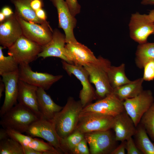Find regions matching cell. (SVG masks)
<instances>
[{
  "instance_id": "2e32d148",
  "label": "cell",
  "mask_w": 154,
  "mask_h": 154,
  "mask_svg": "<svg viewBox=\"0 0 154 154\" xmlns=\"http://www.w3.org/2000/svg\"><path fill=\"white\" fill-rule=\"evenodd\" d=\"M5 85V97L0 110L1 117L17 104L19 91V71L3 74Z\"/></svg>"
},
{
  "instance_id": "30bf717a",
  "label": "cell",
  "mask_w": 154,
  "mask_h": 154,
  "mask_svg": "<svg viewBox=\"0 0 154 154\" xmlns=\"http://www.w3.org/2000/svg\"><path fill=\"white\" fill-rule=\"evenodd\" d=\"M19 80L45 90L63 77L62 75H53L46 72H34L29 64L19 65Z\"/></svg>"
},
{
  "instance_id": "8fae6325",
  "label": "cell",
  "mask_w": 154,
  "mask_h": 154,
  "mask_svg": "<svg viewBox=\"0 0 154 154\" xmlns=\"http://www.w3.org/2000/svg\"><path fill=\"white\" fill-rule=\"evenodd\" d=\"M130 37L139 44L147 42L149 37L154 32V22L148 15L136 13L132 14L129 23Z\"/></svg>"
},
{
  "instance_id": "4dcf8cb0",
  "label": "cell",
  "mask_w": 154,
  "mask_h": 154,
  "mask_svg": "<svg viewBox=\"0 0 154 154\" xmlns=\"http://www.w3.org/2000/svg\"><path fill=\"white\" fill-rule=\"evenodd\" d=\"M139 123L154 141V102L143 115Z\"/></svg>"
},
{
  "instance_id": "e0dca14e",
  "label": "cell",
  "mask_w": 154,
  "mask_h": 154,
  "mask_svg": "<svg viewBox=\"0 0 154 154\" xmlns=\"http://www.w3.org/2000/svg\"><path fill=\"white\" fill-rule=\"evenodd\" d=\"M23 35L21 25L14 14L0 24V44L8 48Z\"/></svg>"
},
{
  "instance_id": "7dc6e473",
  "label": "cell",
  "mask_w": 154,
  "mask_h": 154,
  "mask_svg": "<svg viewBox=\"0 0 154 154\" xmlns=\"http://www.w3.org/2000/svg\"><path fill=\"white\" fill-rule=\"evenodd\" d=\"M153 143V144H154V143Z\"/></svg>"
},
{
  "instance_id": "7bdbcfd3",
  "label": "cell",
  "mask_w": 154,
  "mask_h": 154,
  "mask_svg": "<svg viewBox=\"0 0 154 154\" xmlns=\"http://www.w3.org/2000/svg\"><path fill=\"white\" fill-rule=\"evenodd\" d=\"M5 90V85L2 81V79H0V98L2 96V93Z\"/></svg>"
},
{
  "instance_id": "ffe728a7",
  "label": "cell",
  "mask_w": 154,
  "mask_h": 154,
  "mask_svg": "<svg viewBox=\"0 0 154 154\" xmlns=\"http://www.w3.org/2000/svg\"><path fill=\"white\" fill-rule=\"evenodd\" d=\"M17 100L19 103L28 108L40 118L41 115L38 104V88L19 80Z\"/></svg>"
},
{
  "instance_id": "d6986e66",
  "label": "cell",
  "mask_w": 154,
  "mask_h": 154,
  "mask_svg": "<svg viewBox=\"0 0 154 154\" xmlns=\"http://www.w3.org/2000/svg\"><path fill=\"white\" fill-rule=\"evenodd\" d=\"M112 128L117 141L127 140L133 136L137 131V127L125 110L114 117Z\"/></svg>"
},
{
  "instance_id": "d590c367",
  "label": "cell",
  "mask_w": 154,
  "mask_h": 154,
  "mask_svg": "<svg viewBox=\"0 0 154 154\" xmlns=\"http://www.w3.org/2000/svg\"><path fill=\"white\" fill-rule=\"evenodd\" d=\"M29 1L31 8L35 12L39 10L43 9L42 7L44 6L43 0H29Z\"/></svg>"
},
{
  "instance_id": "ac0fdd59",
  "label": "cell",
  "mask_w": 154,
  "mask_h": 154,
  "mask_svg": "<svg viewBox=\"0 0 154 154\" xmlns=\"http://www.w3.org/2000/svg\"><path fill=\"white\" fill-rule=\"evenodd\" d=\"M65 35L58 29H55L53 31L51 40L42 46V50L38 54V58L42 57L45 59L50 57H56L69 64L65 54Z\"/></svg>"
},
{
  "instance_id": "d6a6232c",
  "label": "cell",
  "mask_w": 154,
  "mask_h": 154,
  "mask_svg": "<svg viewBox=\"0 0 154 154\" xmlns=\"http://www.w3.org/2000/svg\"><path fill=\"white\" fill-rule=\"evenodd\" d=\"M87 141L84 139L71 151L70 153L73 154H89L90 153L87 145Z\"/></svg>"
},
{
  "instance_id": "e575fe53",
  "label": "cell",
  "mask_w": 154,
  "mask_h": 154,
  "mask_svg": "<svg viewBox=\"0 0 154 154\" xmlns=\"http://www.w3.org/2000/svg\"><path fill=\"white\" fill-rule=\"evenodd\" d=\"M72 15L75 17L80 11L81 6L77 0H65Z\"/></svg>"
},
{
  "instance_id": "9c48e42d",
  "label": "cell",
  "mask_w": 154,
  "mask_h": 154,
  "mask_svg": "<svg viewBox=\"0 0 154 154\" xmlns=\"http://www.w3.org/2000/svg\"><path fill=\"white\" fill-rule=\"evenodd\" d=\"M154 102V98L151 91L143 90L137 96L126 99L123 103L125 111L137 127L143 115Z\"/></svg>"
},
{
  "instance_id": "5bb4252c",
  "label": "cell",
  "mask_w": 154,
  "mask_h": 154,
  "mask_svg": "<svg viewBox=\"0 0 154 154\" xmlns=\"http://www.w3.org/2000/svg\"><path fill=\"white\" fill-rule=\"evenodd\" d=\"M56 8L58 16V27L64 31L66 43L76 42L74 29L76 26L77 20L71 14L64 0H50Z\"/></svg>"
},
{
  "instance_id": "83f0119b",
  "label": "cell",
  "mask_w": 154,
  "mask_h": 154,
  "mask_svg": "<svg viewBox=\"0 0 154 154\" xmlns=\"http://www.w3.org/2000/svg\"><path fill=\"white\" fill-rule=\"evenodd\" d=\"M4 48L0 46V75L18 71L19 64L12 56H5L3 51Z\"/></svg>"
},
{
  "instance_id": "f546056e",
  "label": "cell",
  "mask_w": 154,
  "mask_h": 154,
  "mask_svg": "<svg viewBox=\"0 0 154 154\" xmlns=\"http://www.w3.org/2000/svg\"><path fill=\"white\" fill-rule=\"evenodd\" d=\"M0 154H24L22 145L9 137L0 141Z\"/></svg>"
},
{
  "instance_id": "836d02e7",
  "label": "cell",
  "mask_w": 154,
  "mask_h": 154,
  "mask_svg": "<svg viewBox=\"0 0 154 154\" xmlns=\"http://www.w3.org/2000/svg\"><path fill=\"white\" fill-rule=\"evenodd\" d=\"M126 141L125 149L127 154H142L139 149L132 137L127 139Z\"/></svg>"
},
{
  "instance_id": "3957f363",
  "label": "cell",
  "mask_w": 154,
  "mask_h": 154,
  "mask_svg": "<svg viewBox=\"0 0 154 154\" xmlns=\"http://www.w3.org/2000/svg\"><path fill=\"white\" fill-rule=\"evenodd\" d=\"M0 124L3 128L22 133L40 118L27 107L17 104L1 117Z\"/></svg>"
},
{
  "instance_id": "74e56055",
  "label": "cell",
  "mask_w": 154,
  "mask_h": 154,
  "mask_svg": "<svg viewBox=\"0 0 154 154\" xmlns=\"http://www.w3.org/2000/svg\"><path fill=\"white\" fill-rule=\"evenodd\" d=\"M1 11L5 15L6 18L9 17L14 13L11 8L8 6H5L1 9Z\"/></svg>"
},
{
  "instance_id": "f35d334b",
  "label": "cell",
  "mask_w": 154,
  "mask_h": 154,
  "mask_svg": "<svg viewBox=\"0 0 154 154\" xmlns=\"http://www.w3.org/2000/svg\"><path fill=\"white\" fill-rule=\"evenodd\" d=\"M37 16L40 19L46 21L47 16L44 10L43 9L39 10L35 12Z\"/></svg>"
},
{
  "instance_id": "cb8c5ba5",
  "label": "cell",
  "mask_w": 154,
  "mask_h": 154,
  "mask_svg": "<svg viewBox=\"0 0 154 154\" xmlns=\"http://www.w3.org/2000/svg\"><path fill=\"white\" fill-rule=\"evenodd\" d=\"M15 7V13L24 20L40 24H48L39 19L31 8L29 0H11Z\"/></svg>"
},
{
  "instance_id": "484cf974",
  "label": "cell",
  "mask_w": 154,
  "mask_h": 154,
  "mask_svg": "<svg viewBox=\"0 0 154 154\" xmlns=\"http://www.w3.org/2000/svg\"><path fill=\"white\" fill-rule=\"evenodd\" d=\"M134 140L136 145L142 154H154V144L150 139L145 129L139 123Z\"/></svg>"
},
{
  "instance_id": "603a6c76",
  "label": "cell",
  "mask_w": 154,
  "mask_h": 154,
  "mask_svg": "<svg viewBox=\"0 0 154 154\" xmlns=\"http://www.w3.org/2000/svg\"><path fill=\"white\" fill-rule=\"evenodd\" d=\"M144 81L143 78L131 81L128 83L114 89L113 93L122 102L133 98L143 90L142 84Z\"/></svg>"
},
{
  "instance_id": "277c9868",
  "label": "cell",
  "mask_w": 154,
  "mask_h": 154,
  "mask_svg": "<svg viewBox=\"0 0 154 154\" xmlns=\"http://www.w3.org/2000/svg\"><path fill=\"white\" fill-rule=\"evenodd\" d=\"M42 48V46L23 35L8 48L7 54L12 56L19 65L29 64L38 58Z\"/></svg>"
},
{
  "instance_id": "44dd1931",
  "label": "cell",
  "mask_w": 154,
  "mask_h": 154,
  "mask_svg": "<svg viewBox=\"0 0 154 154\" xmlns=\"http://www.w3.org/2000/svg\"><path fill=\"white\" fill-rule=\"evenodd\" d=\"M7 130L9 137L18 141L22 146L33 149L41 153L42 154H60L51 145L42 139L33 138L12 130Z\"/></svg>"
},
{
  "instance_id": "ee69618b",
  "label": "cell",
  "mask_w": 154,
  "mask_h": 154,
  "mask_svg": "<svg viewBox=\"0 0 154 154\" xmlns=\"http://www.w3.org/2000/svg\"><path fill=\"white\" fill-rule=\"evenodd\" d=\"M148 15L150 20L154 22V9L150 10Z\"/></svg>"
},
{
  "instance_id": "bcb514c9",
  "label": "cell",
  "mask_w": 154,
  "mask_h": 154,
  "mask_svg": "<svg viewBox=\"0 0 154 154\" xmlns=\"http://www.w3.org/2000/svg\"><path fill=\"white\" fill-rule=\"evenodd\" d=\"M153 34H154V33H153Z\"/></svg>"
},
{
  "instance_id": "5b68a950",
  "label": "cell",
  "mask_w": 154,
  "mask_h": 154,
  "mask_svg": "<svg viewBox=\"0 0 154 154\" xmlns=\"http://www.w3.org/2000/svg\"><path fill=\"white\" fill-rule=\"evenodd\" d=\"M62 63L63 68L68 74L74 75L81 83L82 88L80 91L79 98L83 108L98 99L95 90L90 84L88 74L84 67L69 64L63 60L62 61Z\"/></svg>"
},
{
  "instance_id": "ab89813d",
  "label": "cell",
  "mask_w": 154,
  "mask_h": 154,
  "mask_svg": "<svg viewBox=\"0 0 154 154\" xmlns=\"http://www.w3.org/2000/svg\"><path fill=\"white\" fill-rule=\"evenodd\" d=\"M24 154H42V153L29 147L22 146Z\"/></svg>"
},
{
  "instance_id": "7a4b0ae2",
  "label": "cell",
  "mask_w": 154,
  "mask_h": 154,
  "mask_svg": "<svg viewBox=\"0 0 154 154\" xmlns=\"http://www.w3.org/2000/svg\"><path fill=\"white\" fill-rule=\"evenodd\" d=\"M111 65L108 59L100 56L95 61L83 66L88 74L90 83L95 86L98 100L113 93V90L110 84L108 74V70Z\"/></svg>"
},
{
  "instance_id": "d4e9b609",
  "label": "cell",
  "mask_w": 154,
  "mask_h": 154,
  "mask_svg": "<svg viewBox=\"0 0 154 154\" xmlns=\"http://www.w3.org/2000/svg\"><path fill=\"white\" fill-rule=\"evenodd\" d=\"M154 60V42L139 44L135 53L136 66L142 69L148 62Z\"/></svg>"
},
{
  "instance_id": "7402d4cb",
  "label": "cell",
  "mask_w": 154,
  "mask_h": 154,
  "mask_svg": "<svg viewBox=\"0 0 154 154\" xmlns=\"http://www.w3.org/2000/svg\"><path fill=\"white\" fill-rule=\"evenodd\" d=\"M37 96L41 118L52 120L55 115L63 108L56 104L45 90L42 88H38Z\"/></svg>"
},
{
  "instance_id": "8d00e7d4",
  "label": "cell",
  "mask_w": 154,
  "mask_h": 154,
  "mask_svg": "<svg viewBox=\"0 0 154 154\" xmlns=\"http://www.w3.org/2000/svg\"><path fill=\"white\" fill-rule=\"evenodd\" d=\"M126 141L121 142V143L113 151L111 154H125Z\"/></svg>"
},
{
  "instance_id": "b9f144b4",
  "label": "cell",
  "mask_w": 154,
  "mask_h": 154,
  "mask_svg": "<svg viewBox=\"0 0 154 154\" xmlns=\"http://www.w3.org/2000/svg\"><path fill=\"white\" fill-rule=\"evenodd\" d=\"M141 3L146 5H154V0H141Z\"/></svg>"
},
{
  "instance_id": "9a60e30c",
  "label": "cell",
  "mask_w": 154,
  "mask_h": 154,
  "mask_svg": "<svg viewBox=\"0 0 154 154\" xmlns=\"http://www.w3.org/2000/svg\"><path fill=\"white\" fill-rule=\"evenodd\" d=\"M65 54L69 64L84 66L97 59L86 46L78 42H71L65 46Z\"/></svg>"
},
{
  "instance_id": "4fadbf2b",
  "label": "cell",
  "mask_w": 154,
  "mask_h": 154,
  "mask_svg": "<svg viewBox=\"0 0 154 154\" xmlns=\"http://www.w3.org/2000/svg\"><path fill=\"white\" fill-rule=\"evenodd\" d=\"M123 102L112 93L83 108L81 113L95 112L115 117L125 110Z\"/></svg>"
},
{
  "instance_id": "60d3db41",
  "label": "cell",
  "mask_w": 154,
  "mask_h": 154,
  "mask_svg": "<svg viewBox=\"0 0 154 154\" xmlns=\"http://www.w3.org/2000/svg\"><path fill=\"white\" fill-rule=\"evenodd\" d=\"M9 137L6 129L3 128L0 129V141L4 140Z\"/></svg>"
},
{
  "instance_id": "4316f807",
  "label": "cell",
  "mask_w": 154,
  "mask_h": 154,
  "mask_svg": "<svg viewBox=\"0 0 154 154\" xmlns=\"http://www.w3.org/2000/svg\"><path fill=\"white\" fill-rule=\"evenodd\" d=\"M108 74L110 84L113 90L131 81L126 75L125 65L123 63L118 66L111 65L108 70Z\"/></svg>"
},
{
  "instance_id": "f1b7e54d",
  "label": "cell",
  "mask_w": 154,
  "mask_h": 154,
  "mask_svg": "<svg viewBox=\"0 0 154 154\" xmlns=\"http://www.w3.org/2000/svg\"><path fill=\"white\" fill-rule=\"evenodd\" d=\"M85 138L84 135L77 130L64 138H61V145L64 154H68L78 143Z\"/></svg>"
},
{
  "instance_id": "ba28073f",
  "label": "cell",
  "mask_w": 154,
  "mask_h": 154,
  "mask_svg": "<svg viewBox=\"0 0 154 154\" xmlns=\"http://www.w3.org/2000/svg\"><path fill=\"white\" fill-rule=\"evenodd\" d=\"M84 135L91 154H111L117 146V141L110 130L93 131Z\"/></svg>"
},
{
  "instance_id": "7c38bea8",
  "label": "cell",
  "mask_w": 154,
  "mask_h": 154,
  "mask_svg": "<svg viewBox=\"0 0 154 154\" xmlns=\"http://www.w3.org/2000/svg\"><path fill=\"white\" fill-rule=\"evenodd\" d=\"M15 14L21 25L23 35L26 38L42 46L51 40L53 31L49 23L40 24L29 22Z\"/></svg>"
},
{
  "instance_id": "6da1fadb",
  "label": "cell",
  "mask_w": 154,
  "mask_h": 154,
  "mask_svg": "<svg viewBox=\"0 0 154 154\" xmlns=\"http://www.w3.org/2000/svg\"><path fill=\"white\" fill-rule=\"evenodd\" d=\"M83 108L80 100L70 97L62 109L55 115L52 120L60 138H64L74 131Z\"/></svg>"
},
{
  "instance_id": "8992f818",
  "label": "cell",
  "mask_w": 154,
  "mask_h": 154,
  "mask_svg": "<svg viewBox=\"0 0 154 154\" xmlns=\"http://www.w3.org/2000/svg\"><path fill=\"white\" fill-rule=\"evenodd\" d=\"M26 133L32 137H38L46 141L60 153H64L58 135L52 120L40 118L32 124Z\"/></svg>"
},
{
  "instance_id": "52a82bcc",
  "label": "cell",
  "mask_w": 154,
  "mask_h": 154,
  "mask_svg": "<svg viewBox=\"0 0 154 154\" xmlns=\"http://www.w3.org/2000/svg\"><path fill=\"white\" fill-rule=\"evenodd\" d=\"M114 117L95 112L81 113L75 130L83 134L112 128Z\"/></svg>"
},
{
  "instance_id": "f6af8a7d",
  "label": "cell",
  "mask_w": 154,
  "mask_h": 154,
  "mask_svg": "<svg viewBox=\"0 0 154 154\" xmlns=\"http://www.w3.org/2000/svg\"><path fill=\"white\" fill-rule=\"evenodd\" d=\"M6 17L3 14L1 11L0 12V23H1L4 21Z\"/></svg>"
},
{
  "instance_id": "1f68e13d",
  "label": "cell",
  "mask_w": 154,
  "mask_h": 154,
  "mask_svg": "<svg viewBox=\"0 0 154 154\" xmlns=\"http://www.w3.org/2000/svg\"><path fill=\"white\" fill-rule=\"evenodd\" d=\"M142 77L144 80L149 81L154 79V60L147 63L144 66Z\"/></svg>"
}]
</instances>
